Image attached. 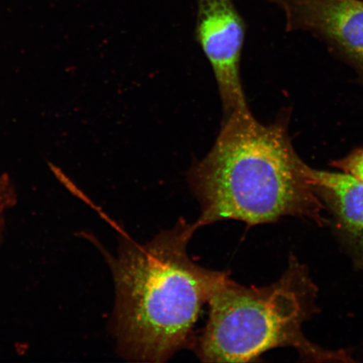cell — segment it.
I'll return each instance as SVG.
<instances>
[{"mask_svg":"<svg viewBox=\"0 0 363 363\" xmlns=\"http://www.w3.org/2000/svg\"><path fill=\"white\" fill-rule=\"evenodd\" d=\"M288 123L282 117L262 124L251 111L222 121L211 152L189 172L201 206L199 228L226 220L257 225L285 216L325 223V207L308 182V166L293 147Z\"/></svg>","mask_w":363,"mask_h":363,"instance_id":"6da1fadb","label":"cell"},{"mask_svg":"<svg viewBox=\"0 0 363 363\" xmlns=\"http://www.w3.org/2000/svg\"><path fill=\"white\" fill-rule=\"evenodd\" d=\"M199 228L181 219L147 243L125 238L110 260L113 331L126 359L163 362L189 346L203 306L227 275L189 257L188 245Z\"/></svg>","mask_w":363,"mask_h":363,"instance_id":"7a4b0ae2","label":"cell"},{"mask_svg":"<svg viewBox=\"0 0 363 363\" xmlns=\"http://www.w3.org/2000/svg\"><path fill=\"white\" fill-rule=\"evenodd\" d=\"M316 286L292 258L278 282L245 287L225 276L208 298L210 315L197 343L204 362H247L272 349L291 347L308 360L349 362L344 352L316 346L303 324L316 310Z\"/></svg>","mask_w":363,"mask_h":363,"instance_id":"3957f363","label":"cell"},{"mask_svg":"<svg viewBox=\"0 0 363 363\" xmlns=\"http://www.w3.org/2000/svg\"><path fill=\"white\" fill-rule=\"evenodd\" d=\"M245 34L233 0H198L197 40L214 72L223 119L250 111L240 72Z\"/></svg>","mask_w":363,"mask_h":363,"instance_id":"277c9868","label":"cell"},{"mask_svg":"<svg viewBox=\"0 0 363 363\" xmlns=\"http://www.w3.org/2000/svg\"><path fill=\"white\" fill-rule=\"evenodd\" d=\"M284 13L288 31L320 39L350 66L363 84L362 0H267Z\"/></svg>","mask_w":363,"mask_h":363,"instance_id":"5b68a950","label":"cell"},{"mask_svg":"<svg viewBox=\"0 0 363 363\" xmlns=\"http://www.w3.org/2000/svg\"><path fill=\"white\" fill-rule=\"evenodd\" d=\"M313 190L338 222L340 229L363 260V182L345 172L308 167Z\"/></svg>","mask_w":363,"mask_h":363,"instance_id":"8992f818","label":"cell"},{"mask_svg":"<svg viewBox=\"0 0 363 363\" xmlns=\"http://www.w3.org/2000/svg\"><path fill=\"white\" fill-rule=\"evenodd\" d=\"M333 165L363 182V148L354 150L347 156L333 162Z\"/></svg>","mask_w":363,"mask_h":363,"instance_id":"52a82bcc","label":"cell"},{"mask_svg":"<svg viewBox=\"0 0 363 363\" xmlns=\"http://www.w3.org/2000/svg\"><path fill=\"white\" fill-rule=\"evenodd\" d=\"M18 195L13 181L7 174H0V215L16 206Z\"/></svg>","mask_w":363,"mask_h":363,"instance_id":"ba28073f","label":"cell"},{"mask_svg":"<svg viewBox=\"0 0 363 363\" xmlns=\"http://www.w3.org/2000/svg\"><path fill=\"white\" fill-rule=\"evenodd\" d=\"M4 233H6V220H4V215H0V246L3 243Z\"/></svg>","mask_w":363,"mask_h":363,"instance_id":"9c48e42d","label":"cell"}]
</instances>
